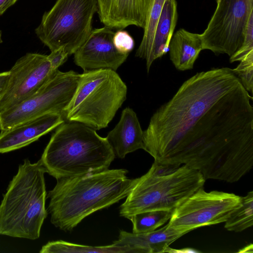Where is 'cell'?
Wrapping results in <instances>:
<instances>
[{
  "mask_svg": "<svg viewBox=\"0 0 253 253\" xmlns=\"http://www.w3.org/2000/svg\"><path fill=\"white\" fill-rule=\"evenodd\" d=\"M252 100L232 69L197 73L153 114L143 150L156 162L186 165L206 180L237 182L253 166Z\"/></svg>",
  "mask_w": 253,
  "mask_h": 253,
  "instance_id": "obj_1",
  "label": "cell"
},
{
  "mask_svg": "<svg viewBox=\"0 0 253 253\" xmlns=\"http://www.w3.org/2000/svg\"><path fill=\"white\" fill-rule=\"evenodd\" d=\"M126 169H112L56 179L49 191L50 222L64 231H72L84 218L126 198L135 182Z\"/></svg>",
  "mask_w": 253,
  "mask_h": 253,
  "instance_id": "obj_2",
  "label": "cell"
},
{
  "mask_svg": "<svg viewBox=\"0 0 253 253\" xmlns=\"http://www.w3.org/2000/svg\"><path fill=\"white\" fill-rule=\"evenodd\" d=\"M115 155L106 137L83 124L65 121L58 126L40 160L56 179L109 169Z\"/></svg>",
  "mask_w": 253,
  "mask_h": 253,
  "instance_id": "obj_3",
  "label": "cell"
},
{
  "mask_svg": "<svg viewBox=\"0 0 253 253\" xmlns=\"http://www.w3.org/2000/svg\"><path fill=\"white\" fill-rule=\"evenodd\" d=\"M45 168L40 159L19 165L0 204V235L34 240L40 237L48 212Z\"/></svg>",
  "mask_w": 253,
  "mask_h": 253,
  "instance_id": "obj_4",
  "label": "cell"
},
{
  "mask_svg": "<svg viewBox=\"0 0 253 253\" xmlns=\"http://www.w3.org/2000/svg\"><path fill=\"white\" fill-rule=\"evenodd\" d=\"M200 172L186 165H163L154 161L135 182L120 207V216L128 218L142 212H172L189 197L204 187Z\"/></svg>",
  "mask_w": 253,
  "mask_h": 253,
  "instance_id": "obj_5",
  "label": "cell"
},
{
  "mask_svg": "<svg viewBox=\"0 0 253 253\" xmlns=\"http://www.w3.org/2000/svg\"><path fill=\"white\" fill-rule=\"evenodd\" d=\"M127 91L126 84L114 70L84 72L65 109V121L96 130L106 128L126 100Z\"/></svg>",
  "mask_w": 253,
  "mask_h": 253,
  "instance_id": "obj_6",
  "label": "cell"
},
{
  "mask_svg": "<svg viewBox=\"0 0 253 253\" xmlns=\"http://www.w3.org/2000/svg\"><path fill=\"white\" fill-rule=\"evenodd\" d=\"M97 12V0H56L35 33L50 51L64 47L71 55L89 36Z\"/></svg>",
  "mask_w": 253,
  "mask_h": 253,
  "instance_id": "obj_7",
  "label": "cell"
},
{
  "mask_svg": "<svg viewBox=\"0 0 253 253\" xmlns=\"http://www.w3.org/2000/svg\"><path fill=\"white\" fill-rule=\"evenodd\" d=\"M80 74L57 70L34 95L0 114V130L48 114L64 117L65 109L76 90Z\"/></svg>",
  "mask_w": 253,
  "mask_h": 253,
  "instance_id": "obj_8",
  "label": "cell"
},
{
  "mask_svg": "<svg viewBox=\"0 0 253 253\" xmlns=\"http://www.w3.org/2000/svg\"><path fill=\"white\" fill-rule=\"evenodd\" d=\"M241 196L203 187L172 212L168 227L184 235L198 228L224 222L241 204Z\"/></svg>",
  "mask_w": 253,
  "mask_h": 253,
  "instance_id": "obj_9",
  "label": "cell"
},
{
  "mask_svg": "<svg viewBox=\"0 0 253 253\" xmlns=\"http://www.w3.org/2000/svg\"><path fill=\"white\" fill-rule=\"evenodd\" d=\"M216 7L207 28L200 34L202 49L231 56L241 46L253 0H216Z\"/></svg>",
  "mask_w": 253,
  "mask_h": 253,
  "instance_id": "obj_10",
  "label": "cell"
},
{
  "mask_svg": "<svg viewBox=\"0 0 253 253\" xmlns=\"http://www.w3.org/2000/svg\"><path fill=\"white\" fill-rule=\"evenodd\" d=\"M56 71L52 70L47 55L27 53L19 58L9 71L6 87L0 98V114L34 95Z\"/></svg>",
  "mask_w": 253,
  "mask_h": 253,
  "instance_id": "obj_11",
  "label": "cell"
},
{
  "mask_svg": "<svg viewBox=\"0 0 253 253\" xmlns=\"http://www.w3.org/2000/svg\"><path fill=\"white\" fill-rule=\"evenodd\" d=\"M115 32L104 26L92 29L89 36L74 54L75 64L84 72L110 69L116 71L129 54H122L115 48Z\"/></svg>",
  "mask_w": 253,
  "mask_h": 253,
  "instance_id": "obj_12",
  "label": "cell"
},
{
  "mask_svg": "<svg viewBox=\"0 0 253 253\" xmlns=\"http://www.w3.org/2000/svg\"><path fill=\"white\" fill-rule=\"evenodd\" d=\"M100 22L111 29L134 25L142 29L151 0H97Z\"/></svg>",
  "mask_w": 253,
  "mask_h": 253,
  "instance_id": "obj_13",
  "label": "cell"
},
{
  "mask_svg": "<svg viewBox=\"0 0 253 253\" xmlns=\"http://www.w3.org/2000/svg\"><path fill=\"white\" fill-rule=\"evenodd\" d=\"M65 121L58 114H48L0 131V153L13 151L37 141Z\"/></svg>",
  "mask_w": 253,
  "mask_h": 253,
  "instance_id": "obj_14",
  "label": "cell"
},
{
  "mask_svg": "<svg viewBox=\"0 0 253 253\" xmlns=\"http://www.w3.org/2000/svg\"><path fill=\"white\" fill-rule=\"evenodd\" d=\"M115 157L124 159L128 153L144 149L143 130L135 112L124 109L119 122L106 137Z\"/></svg>",
  "mask_w": 253,
  "mask_h": 253,
  "instance_id": "obj_15",
  "label": "cell"
},
{
  "mask_svg": "<svg viewBox=\"0 0 253 253\" xmlns=\"http://www.w3.org/2000/svg\"><path fill=\"white\" fill-rule=\"evenodd\" d=\"M182 236L167 224L159 229L143 233L121 230L118 239L113 243L129 247L133 253H165L171 243Z\"/></svg>",
  "mask_w": 253,
  "mask_h": 253,
  "instance_id": "obj_16",
  "label": "cell"
},
{
  "mask_svg": "<svg viewBox=\"0 0 253 253\" xmlns=\"http://www.w3.org/2000/svg\"><path fill=\"white\" fill-rule=\"evenodd\" d=\"M202 50L200 34L180 29L170 40L169 58L178 70H191Z\"/></svg>",
  "mask_w": 253,
  "mask_h": 253,
  "instance_id": "obj_17",
  "label": "cell"
},
{
  "mask_svg": "<svg viewBox=\"0 0 253 253\" xmlns=\"http://www.w3.org/2000/svg\"><path fill=\"white\" fill-rule=\"evenodd\" d=\"M178 20L176 0H166L155 31L152 52V61L165 55L169 50L170 40Z\"/></svg>",
  "mask_w": 253,
  "mask_h": 253,
  "instance_id": "obj_18",
  "label": "cell"
},
{
  "mask_svg": "<svg viewBox=\"0 0 253 253\" xmlns=\"http://www.w3.org/2000/svg\"><path fill=\"white\" fill-rule=\"evenodd\" d=\"M166 0H151L147 15L141 42L135 56L145 60L147 73L153 63L152 52L156 27Z\"/></svg>",
  "mask_w": 253,
  "mask_h": 253,
  "instance_id": "obj_19",
  "label": "cell"
},
{
  "mask_svg": "<svg viewBox=\"0 0 253 253\" xmlns=\"http://www.w3.org/2000/svg\"><path fill=\"white\" fill-rule=\"evenodd\" d=\"M40 253H133L127 246L114 243L103 246H90L72 243L63 240L50 241L43 245Z\"/></svg>",
  "mask_w": 253,
  "mask_h": 253,
  "instance_id": "obj_20",
  "label": "cell"
},
{
  "mask_svg": "<svg viewBox=\"0 0 253 253\" xmlns=\"http://www.w3.org/2000/svg\"><path fill=\"white\" fill-rule=\"evenodd\" d=\"M224 228L228 231L242 232L253 225V191L241 196L240 206L226 220Z\"/></svg>",
  "mask_w": 253,
  "mask_h": 253,
  "instance_id": "obj_21",
  "label": "cell"
},
{
  "mask_svg": "<svg viewBox=\"0 0 253 253\" xmlns=\"http://www.w3.org/2000/svg\"><path fill=\"white\" fill-rule=\"evenodd\" d=\"M172 212L156 210L135 214L128 219L132 224V232L135 234L153 231L169 220Z\"/></svg>",
  "mask_w": 253,
  "mask_h": 253,
  "instance_id": "obj_22",
  "label": "cell"
},
{
  "mask_svg": "<svg viewBox=\"0 0 253 253\" xmlns=\"http://www.w3.org/2000/svg\"><path fill=\"white\" fill-rule=\"evenodd\" d=\"M233 72L244 88L251 93L253 91V51L249 53L235 69Z\"/></svg>",
  "mask_w": 253,
  "mask_h": 253,
  "instance_id": "obj_23",
  "label": "cell"
},
{
  "mask_svg": "<svg viewBox=\"0 0 253 253\" xmlns=\"http://www.w3.org/2000/svg\"><path fill=\"white\" fill-rule=\"evenodd\" d=\"M252 51H253V13L251 15L248 20L243 43L238 50L230 57V62L240 61Z\"/></svg>",
  "mask_w": 253,
  "mask_h": 253,
  "instance_id": "obj_24",
  "label": "cell"
},
{
  "mask_svg": "<svg viewBox=\"0 0 253 253\" xmlns=\"http://www.w3.org/2000/svg\"><path fill=\"white\" fill-rule=\"evenodd\" d=\"M113 42L117 50L122 54H129L134 47L133 38L127 31L123 29L115 32Z\"/></svg>",
  "mask_w": 253,
  "mask_h": 253,
  "instance_id": "obj_25",
  "label": "cell"
},
{
  "mask_svg": "<svg viewBox=\"0 0 253 253\" xmlns=\"http://www.w3.org/2000/svg\"><path fill=\"white\" fill-rule=\"evenodd\" d=\"M69 56L64 47L51 51L50 53L47 55V58L52 70L53 71L58 70V68L67 60Z\"/></svg>",
  "mask_w": 253,
  "mask_h": 253,
  "instance_id": "obj_26",
  "label": "cell"
},
{
  "mask_svg": "<svg viewBox=\"0 0 253 253\" xmlns=\"http://www.w3.org/2000/svg\"><path fill=\"white\" fill-rule=\"evenodd\" d=\"M9 76V71L0 73V98L5 91Z\"/></svg>",
  "mask_w": 253,
  "mask_h": 253,
  "instance_id": "obj_27",
  "label": "cell"
},
{
  "mask_svg": "<svg viewBox=\"0 0 253 253\" xmlns=\"http://www.w3.org/2000/svg\"><path fill=\"white\" fill-rule=\"evenodd\" d=\"M18 0H0V15L13 5Z\"/></svg>",
  "mask_w": 253,
  "mask_h": 253,
  "instance_id": "obj_28",
  "label": "cell"
},
{
  "mask_svg": "<svg viewBox=\"0 0 253 253\" xmlns=\"http://www.w3.org/2000/svg\"><path fill=\"white\" fill-rule=\"evenodd\" d=\"M253 245L251 244L247 247H245L244 249H242L243 251H241L239 252H251L252 253L250 250L253 251Z\"/></svg>",
  "mask_w": 253,
  "mask_h": 253,
  "instance_id": "obj_29",
  "label": "cell"
},
{
  "mask_svg": "<svg viewBox=\"0 0 253 253\" xmlns=\"http://www.w3.org/2000/svg\"><path fill=\"white\" fill-rule=\"evenodd\" d=\"M2 42V32L0 30V43Z\"/></svg>",
  "mask_w": 253,
  "mask_h": 253,
  "instance_id": "obj_30",
  "label": "cell"
}]
</instances>
